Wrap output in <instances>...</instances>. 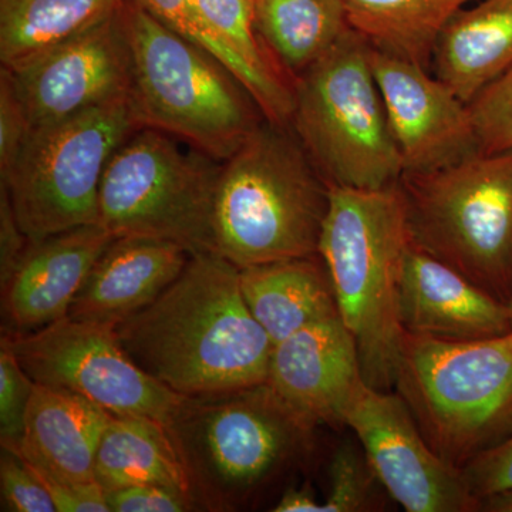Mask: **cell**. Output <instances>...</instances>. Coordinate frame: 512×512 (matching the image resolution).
I'll return each mask as SVG.
<instances>
[{
    "instance_id": "cell-4",
    "label": "cell",
    "mask_w": 512,
    "mask_h": 512,
    "mask_svg": "<svg viewBox=\"0 0 512 512\" xmlns=\"http://www.w3.org/2000/svg\"><path fill=\"white\" fill-rule=\"evenodd\" d=\"M165 427L207 511L245 507L302 457L313 430L266 382L184 396Z\"/></svg>"
},
{
    "instance_id": "cell-17",
    "label": "cell",
    "mask_w": 512,
    "mask_h": 512,
    "mask_svg": "<svg viewBox=\"0 0 512 512\" xmlns=\"http://www.w3.org/2000/svg\"><path fill=\"white\" fill-rule=\"evenodd\" d=\"M404 332L440 340H477L512 330L510 305L410 245L399 291Z\"/></svg>"
},
{
    "instance_id": "cell-12",
    "label": "cell",
    "mask_w": 512,
    "mask_h": 512,
    "mask_svg": "<svg viewBox=\"0 0 512 512\" xmlns=\"http://www.w3.org/2000/svg\"><path fill=\"white\" fill-rule=\"evenodd\" d=\"M345 426L355 431L380 484L409 512L480 511L460 468L424 439L399 393L360 383L348 404Z\"/></svg>"
},
{
    "instance_id": "cell-25",
    "label": "cell",
    "mask_w": 512,
    "mask_h": 512,
    "mask_svg": "<svg viewBox=\"0 0 512 512\" xmlns=\"http://www.w3.org/2000/svg\"><path fill=\"white\" fill-rule=\"evenodd\" d=\"M473 0H343L350 28L373 49L429 67L450 20Z\"/></svg>"
},
{
    "instance_id": "cell-7",
    "label": "cell",
    "mask_w": 512,
    "mask_h": 512,
    "mask_svg": "<svg viewBox=\"0 0 512 512\" xmlns=\"http://www.w3.org/2000/svg\"><path fill=\"white\" fill-rule=\"evenodd\" d=\"M397 185L413 245L510 305L512 150L403 174Z\"/></svg>"
},
{
    "instance_id": "cell-21",
    "label": "cell",
    "mask_w": 512,
    "mask_h": 512,
    "mask_svg": "<svg viewBox=\"0 0 512 512\" xmlns=\"http://www.w3.org/2000/svg\"><path fill=\"white\" fill-rule=\"evenodd\" d=\"M434 74L470 103L512 67V0H481L450 20L434 49Z\"/></svg>"
},
{
    "instance_id": "cell-18",
    "label": "cell",
    "mask_w": 512,
    "mask_h": 512,
    "mask_svg": "<svg viewBox=\"0 0 512 512\" xmlns=\"http://www.w3.org/2000/svg\"><path fill=\"white\" fill-rule=\"evenodd\" d=\"M190 256L174 242L114 238L93 265L67 316L117 328L173 284Z\"/></svg>"
},
{
    "instance_id": "cell-9",
    "label": "cell",
    "mask_w": 512,
    "mask_h": 512,
    "mask_svg": "<svg viewBox=\"0 0 512 512\" xmlns=\"http://www.w3.org/2000/svg\"><path fill=\"white\" fill-rule=\"evenodd\" d=\"M180 141L141 127L110 158L101 180L99 225L114 238L161 239L191 255L215 252L221 165Z\"/></svg>"
},
{
    "instance_id": "cell-1",
    "label": "cell",
    "mask_w": 512,
    "mask_h": 512,
    "mask_svg": "<svg viewBox=\"0 0 512 512\" xmlns=\"http://www.w3.org/2000/svg\"><path fill=\"white\" fill-rule=\"evenodd\" d=\"M144 372L181 396L266 382L274 343L249 312L239 268L200 252L150 305L116 328Z\"/></svg>"
},
{
    "instance_id": "cell-10",
    "label": "cell",
    "mask_w": 512,
    "mask_h": 512,
    "mask_svg": "<svg viewBox=\"0 0 512 512\" xmlns=\"http://www.w3.org/2000/svg\"><path fill=\"white\" fill-rule=\"evenodd\" d=\"M141 128L130 96L32 128L0 185L30 242L99 224L101 180L110 158Z\"/></svg>"
},
{
    "instance_id": "cell-38",
    "label": "cell",
    "mask_w": 512,
    "mask_h": 512,
    "mask_svg": "<svg viewBox=\"0 0 512 512\" xmlns=\"http://www.w3.org/2000/svg\"><path fill=\"white\" fill-rule=\"evenodd\" d=\"M480 511L512 512V490L481 498Z\"/></svg>"
},
{
    "instance_id": "cell-26",
    "label": "cell",
    "mask_w": 512,
    "mask_h": 512,
    "mask_svg": "<svg viewBox=\"0 0 512 512\" xmlns=\"http://www.w3.org/2000/svg\"><path fill=\"white\" fill-rule=\"evenodd\" d=\"M198 15L249 67L269 82L293 84L256 29L255 0H191Z\"/></svg>"
},
{
    "instance_id": "cell-20",
    "label": "cell",
    "mask_w": 512,
    "mask_h": 512,
    "mask_svg": "<svg viewBox=\"0 0 512 512\" xmlns=\"http://www.w3.org/2000/svg\"><path fill=\"white\" fill-rule=\"evenodd\" d=\"M239 284L249 312L274 346L312 323L339 315L319 255L239 268Z\"/></svg>"
},
{
    "instance_id": "cell-6",
    "label": "cell",
    "mask_w": 512,
    "mask_h": 512,
    "mask_svg": "<svg viewBox=\"0 0 512 512\" xmlns=\"http://www.w3.org/2000/svg\"><path fill=\"white\" fill-rule=\"evenodd\" d=\"M394 389L430 447L461 470L512 431V330L460 342L404 332Z\"/></svg>"
},
{
    "instance_id": "cell-16",
    "label": "cell",
    "mask_w": 512,
    "mask_h": 512,
    "mask_svg": "<svg viewBox=\"0 0 512 512\" xmlns=\"http://www.w3.org/2000/svg\"><path fill=\"white\" fill-rule=\"evenodd\" d=\"M113 239L101 225L92 224L30 242L2 285L8 333L32 332L69 315L87 275Z\"/></svg>"
},
{
    "instance_id": "cell-11",
    "label": "cell",
    "mask_w": 512,
    "mask_h": 512,
    "mask_svg": "<svg viewBox=\"0 0 512 512\" xmlns=\"http://www.w3.org/2000/svg\"><path fill=\"white\" fill-rule=\"evenodd\" d=\"M2 345L33 382L79 394L113 416L167 426L184 397L144 372L111 326L64 316L32 332L6 333Z\"/></svg>"
},
{
    "instance_id": "cell-36",
    "label": "cell",
    "mask_w": 512,
    "mask_h": 512,
    "mask_svg": "<svg viewBox=\"0 0 512 512\" xmlns=\"http://www.w3.org/2000/svg\"><path fill=\"white\" fill-rule=\"evenodd\" d=\"M29 244L28 237L16 220L9 192L0 185V284L8 281Z\"/></svg>"
},
{
    "instance_id": "cell-8",
    "label": "cell",
    "mask_w": 512,
    "mask_h": 512,
    "mask_svg": "<svg viewBox=\"0 0 512 512\" xmlns=\"http://www.w3.org/2000/svg\"><path fill=\"white\" fill-rule=\"evenodd\" d=\"M370 52L350 29L293 79V133L332 187L383 190L404 173Z\"/></svg>"
},
{
    "instance_id": "cell-13",
    "label": "cell",
    "mask_w": 512,
    "mask_h": 512,
    "mask_svg": "<svg viewBox=\"0 0 512 512\" xmlns=\"http://www.w3.org/2000/svg\"><path fill=\"white\" fill-rule=\"evenodd\" d=\"M6 70L32 128L126 96L131 86V50L123 10L28 63Z\"/></svg>"
},
{
    "instance_id": "cell-39",
    "label": "cell",
    "mask_w": 512,
    "mask_h": 512,
    "mask_svg": "<svg viewBox=\"0 0 512 512\" xmlns=\"http://www.w3.org/2000/svg\"><path fill=\"white\" fill-rule=\"evenodd\" d=\"M510 308H511V312H512V299H511V302H510Z\"/></svg>"
},
{
    "instance_id": "cell-19",
    "label": "cell",
    "mask_w": 512,
    "mask_h": 512,
    "mask_svg": "<svg viewBox=\"0 0 512 512\" xmlns=\"http://www.w3.org/2000/svg\"><path fill=\"white\" fill-rule=\"evenodd\" d=\"M113 414L69 390L35 383L20 457L36 470L90 483L97 450Z\"/></svg>"
},
{
    "instance_id": "cell-22",
    "label": "cell",
    "mask_w": 512,
    "mask_h": 512,
    "mask_svg": "<svg viewBox=\"0 0 512 512\" xmlns=\"http://www.w3.org/2000/svg\"><path fill=\"white\" fill-rule=\"evenodd\" d=\"M94 478L106 493L128 485L157 484L191 497L187 471L170 431L150 417L111 416L97 450Z\"/></svg>"
},
{
    "instance_id": "cell-32",
    "label": "cell",
    "mask_w": 512,
    "mask_h": 512,
    "mask_svg": "<svg viewBox=\"0 0 512 512\" xmlns=\"http://www.w3.org/2000/svg\"><path fill=\"white\" fill-rule=\"evenodd\" d=\"M461 473L480 501L488 495L512 490V431L500 443L468 461Z\"/></svg>"
},
{
    "instance_id": "cell-37",
    "label": "cell",
    "mask_w": 512,
    "mask_h": 512,
    "mask_svg": "<svg viewBox=\"0 0 512 512\" xmlns=\"http://www.w3.org/2000/svg\"><path fill=\"white\" fill-rule=\"evenodd\" d=\"M275 512H323V501L316 497L309 485L291 487L282 494L281 500L272 508Z\"/></svg>"
},
{
    "instance_id": "cell-5",
    "label": "cell",
    "mask_w": 512,
    "mask_h": 512,
    "mask_svg": "<svg viewBox=\"0 0 512 512\" xmlns=\"http://www.w3.org/2000/svg\"><path fill=\"white\" fill-rule=\"evenodd\" d=\"M131 106L141 127L228 160L265 121L248 90L207 50L127 0Z\"/></svg>"
},
{
    "instance_id": "cell-34",
    "label": "cell",
    "mask_w": 512,
    "mask_h": 512,
    "mask_svg": "<svg viewBox=\"0 0 512 512\" xmlns=\"http://www.w3.org/2000/svg\"><path fill=\"white\" fill-rule=\"evenodd\" d=\"M110 512H184L197 510L190 495L157 484H137L106 493Z\"/></svg>"
},
{
    "instance_id": "cell-28",
    "label": "cell",
    "mask_w": 512,
    "mask_h": 512,
    "mask_svg": "<svg viewBox=\"0 0 512 512\" xmlns=\"http://www.w3.org/2000/svg\"><path fill=\"white\" fill-rule=\"evenodd\" d=\"M130 2L136 3L194 45L207 50L218 62L224 64L239 82L248 83L254 79V70L207 25L192 6L191 0H130Z\"/></svg>"
},
{
    "instance_id": "cell-3",
    "label": "cell",
    "mask_w": 512,
    "mask_h": 512,
    "mask_svg": "<svg viewBox=\"0 0 512 512\" xmlns=\"http://www.w3.org/2000/svg\"><path fill=\"white\" fill-rule=\"evenodd\" d=\"M329 202L292 127L265 120L221 165L215 252L238 268L319 255Z\"/></svg>"
},
{
    "instance_id": "cell-30",
    "label": "cell",
    "mask_w": 512,
    "mask_h": 512,
    "mask_svg": "<svg viewBox=\"0 0 512 512\" xmlns=\"http://www.w3.org/2000/svg\"><path fill=\"white\" fill-rule=\"evenodd\" d=\"M35 382L8 346L0 345V443L18 453L25 437L26 417Z\"/></svg>"
},
{
    "instance_id": "cell-14",
    "label": "cell",
    "mask_w": 512,
    "mask_h": 512,
    "mask_svg": "<svg viewBox=\"0 0 512 512\" xmlns=\"http://www.w3.org/2000/svg\"><path fill=\"white\" fill-rule=\"evenodd\" d=\"M370 63L403 174L439 170L480 153L468 104L436 74L373 47Z\"/></svg>"
},
{
    "instance_id": "cell-29",
    "label": "cell",
    "mask_w": 512,
    "mask_h": 512,
    "mask_svg": "<svg viewBox=\"0 0 512 512\" xmlns=\"http://www.w3.org/2000/svg\"><path fill=\"white\" fill-rule=\"evenodd\" d=\"M483 153L512 150V67L468 103Z\"/></svg>"
},
{
    "instance_id": "cell-35",
    "label": "cell",
    "mask_w": 512,
    "mask_h": 512,
    "mask_svg": "<svg viewBox=\"0 0 512 512\" xmlns=\"http://www.w3.org/2000/svg\"><path fill=\"white\" fill-rule=\"evenodd\" d=\"M30 468L45 485L47 493L56 505L57 512H110L106 491L97 481L79 483V481L66 480V478L52 476L46 471Z\"/></svg>"
},
{
    "instance_id": "cell-24",
    "label": "cell",
    "mask_w": 512,
    "mask_h": 512,
    "mask_svg": "<svg viewBox=\"0 0 512 512\" xmlns=\"http://www.w3.org/2000/svg\"><path fill=\"white\" fill-rule=\"evenodd\" d=\"M255 19L262 42L292 80L352 29L343 0H255Z\"/></svg>"
},
{
    "instance_id": "cell-31",
    "label": "cell",
    "mask_w": 512,
    "mask_h": 512,
    "mask_svg": "<svg viewBox=\"0 0 512 512\" xmlns=\"http://www.w3.org/2000/svg\"><path fill=\"white\" fill-rule=\"evenodd\" d=\"M0 491L3 511L57 512L52 497L35 471L18 453L3 448L0 457Z\"/></svg>"
},
{
    "instance_id": "cell-33",
    "label": "cell",
    "mask_w": 512,
    "mask_h": 512,
    "mask_svg": "<svg viewBox=\"0 0 512 512\" xmlns=\"http://www.w3.org/2000/svg\"><path fill=\"white\" fill-rule=\"evenodd\" d=\"M30 127L22 101L5 67L0 72V177L9 173L28 140Z\"/></svg>"
},
{
    "instance_id": "cell-2",
    "label": "cell",
    "mask_w": 512,
    "mask_h": 512,
    "mask_svg": "<svg viewBox=\"0 0 512 512\" xmlns=\"http://www.w3.org/2000/svg\"><path fill=\"white\" fill-rule=\"evenodd\" d=\"M397 184L383 190L330 185L319 242L340 319L356 340L363 380L383 392L396 383L404 336L400 281L412 245Z\"/></svg>"
},
{
    "instance_id": "cell-15",
    "label": "cell",
    "mask_w": 512,
    "mask_h": 512,
    "mask_svg": "<svg viewBox=\"0 0 512 512\" xmlns=\"http://www.w3.org/2000/svg\"><path fill=\"white\" fill-rule=\"evenodd\" d=\"M362 382L356 340L339 315L276 343L266 377L276 396L312 429L345 426L346 409Z\"/></svg>"
},
{
    "instance_id": "cell-27",
    "label": "cell",
    "mask_w": 512,
    "mask_h": 512,
    "mask_svg": "<svg viewBox=\"0 0 512 512\" xmlns=\"http://www.w3.org/2000/svg\"><path fill=\"white\" fill-rule=\"evenodd\" d=\"M379 487L383 485L365 453L352 443L343 444L330 460L329 493L323 501V512L375 510Z\"/></svg>"
},
{
    "instance_id": "cell-23",
    "label": "cell",
    "mask_w": 512,
    "mask_h": 512,
    "mask_svg": "<svg viewBox=\"0 0 512 512\" xmlns=\"http://www.w3.org/2000/svg\"><path fill=\"white\" fill-rule=\"evenodd\" d=\"M127 0H0V62L16 69L120 13Z\"/></svg>"
}]
</instances>
